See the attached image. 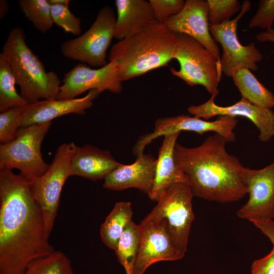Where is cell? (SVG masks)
<instances>
[{"mask_svg": "<svg viewBox=\"0 0 274 274\" xmlns=\"http://www.w3.org/2000/svg\"><path fill=\"white\" fill-rule=\"evenodd\" d=\"M29 181L0 169V274H23L34 260L55 250Z\"/></svg>", "mask_w": 274, "mask_h": 274, "instance_id": "1", "label": "cell"}, {"mask_svg": "<svg viewBox=\"0 0 274 274\" xmlns=\"http://www.w3.org/2000/svg\"><path fill=\"white\" fill-rule=\"evenodd\" d=\"M226 143L216 133L196 147L187 148L176 143L175 162L193 196L225 203L239 200L247 194L242 178L245 167L227 152Z\"/></svg>", "mask_w": 274, "mask_h": 274, "instance_id": "2", "label": "cell"}, {"mask_svg": "<svg viewBox=\"0 0 274 274\" xmlns=\"http://www.w3.org/2000/svg\"><path fill=\"white\" fill-rule=\"evenodd\" d=\"M177 40V33L164 23L155 22L114 44L108 59L117 62L121 81H127L168 66Z\"/></svg>", "mask_w": 274, "mask_h": 274, "instance_id": "3", "label": "cell"}, {"mask_svg": "<svg viewBox=\"0 0 274 274\" xmlns=\"http://www.w3.org/2000/svg\"><path fill=\"white\" fill-rule=\"evenodd\" d=\"M24 31L16 26L9 32L1 54L10 65L20 95L28 104L57 99L61 81L53 71L47 72L39 57L25 42Z\"/></svg>", "mask_w": 274, "mask_h": 274, "instance_id": "4", "label": "cell"}, {"mask_svg": "<svg viewBox=\"0 0 274 274\" xmlns=\"http://www.w3.org/2000/svg\"><path fill=\"white\" fill-rule=\"evenodd\" d=\"M173 59L178 60L180 70L170 68L173 75L190 86H203L211 94H218V86L222 72L220 60L194 38L177 33Z\"/></svg>", "mask_w": 274, "mask_h": 274, "instance_id": "5", "label": "cell"}, {"mask_svg": "<svg viewBox=\"0 0 274 274\" xmlns=\"http://www.w3.org/2000/svg\"><path fill=\"white\" fill-rule=\"evenodd\" d=\"M52 122L20 127L16 138L0 146V169L16 168L29 181L50 167L43 159L41 147Z\"/></svg>", "mask_w": 274, "mask_h": 274, "instance_id": "6", "label": "cell"}, {"mask_svg": "<svg viewBox=\"0 0 274 274\" xmlns=\"http://www.w3.org/2000/svg\"><path fill=\"white\" fill-rule=\"evenodd\" d=\"M116 18L111 7H102L85 33L61 43L62 55L91 66H105L108 63L106 52L114 38Z\"/></svg>", "mask_w": 274, "mask_h": 274, "instance_id": "7", "label": "cell"}, {"mask_svg": "<svg viewBox=\"0 0 274 274\" xmlns=\"http://www.w3.org/2000/svg\"><path fill=\"white\" fill-rule=\"evenodd\" d=\"M76 146L74 142L60 145L47 172L29 181L32 195L43 213L49 236L57 215L61 190L71 176V161Z\"/></svg>", "mask_w": 274, "mask_h": 274, "instance_id": "8", "label": "cell"}, {"mask_svg": "<svg viewBox=\"0 0 274 274\" xmlns=\"http://www.w3.org/2000/svg\"><path fill=\"white\" fill-rule=\"evenodd\" d=\"M193 196L188 185L176 184L163 193L149 213L163 222L173 244L184 254L194 219L192 204Z\"/></svg>", "mask_w": 274, "mask_h": 274, "instance_id": "9", "label": "cell"}, {"mask_svg": "<svg viewBox=\"0 0 274 274\" xmlns=\"http://www.w3.org/2000/svg\"><path fill=\"white\" fill-rule=\"evenodd\" d=\"M251 2L246 0L243 3L241 10L235 18L213 25L209 24L211 35L218 42L223 49L220 63L222 74L232 77L238 68H247L254 71L258 70L257 63L263 59V55L254 42L247 46L239 42L236 29L239 20L251 10Z\"/></svg>", "mask_w": 274, "mask_h": 274, "instance_id": "10", "label": "cell"}, {"mask_svg": "<svg viewBox=\"0 0 274 274\" xmlns=\"http://www.w3.org/2000/svg\"><path fill=\"white\" fill-rule=\"evenodd\" d=\"M237 123V119L227 116H219L213 121L186 115L160 118L156 121L153 132L140 138L133 148V154L138 156L144 153L146 146L159 136L183 130L200 134L214 131L225 138L227 142H234L235 135L233 129Z\"/></svg>", "mask_w": 274, "mask_h": 274, "instance_id": "11", "label": "cell"}, {"mask_svg": "<svg viewBox=\"0 0 274 274\" xmlns=\"http://www.w3.org/2000/svg\"><path fill=\"white\" fill-rule=\"evenodd\" d=\"M138 225L140 244L132 274H143L156 262L184 256L173 244L162 221L149 214Z\"/></svg>", "mask_w": 274, "mask_h": 274, "instance_id": "12", "label": "cell"}, {"mask_svg": "<svg viewBox=\"0 0 274 274\" xmlns=\"http://www.w3.org/2000/svg\"><path fill=\"white\" fill-rule=\"evenodd\" d=\"M57 99H70L87 90L97 89L101 93L108 90L117 94L123 89L116 61H109L105 66L93 69L79 63L67 72L62 80Z\"/></svg>", "mask_w": 274, "mask_h": 274, "instance_id": "13", "label": "cell"}, {"mask_svg": "<svg viewBox=\"0 0 274 274\" xmlns=\"http://www.w3.org/2000/svg\"><path fill=\"white\" fill-rule=\"evenodd\" d=\"M242 178L249 198L237 216L249 221L273 219L274 161L261 169L245 167Z\"/></svg>", "mask_w": 274, "mask_h": 274, "instance_id": "14", "label": "cell"}, {"mask_svg": "<svg viewBox=\"0 0 274 274\" xmlns=\"http://www.w3.org/2000/svg\"><path fill=\"white\" fill-rule=\"evenodd\" d=\"M217 94H212L210 98L203 104L190 106L187 109L188 112L206 120L216 116L244 117L257 127L261 142H267L274 136V112L271 109L257 106L242 97L232 106H219L215 103V98Z\"/></svg>", "mask_w": 274, "mask_h": 274, "instance_id": "15", "label": "cell"}, {"mask_svg": "<svg viewBox=\"0 0 274 274\" xmlns=\"http://www.w3.org/2000/svg\"><path fill=\"white\" fill-rule=\"evenodd\" d=\"M164 24L175 33L186 34L194 38L220 59L219 47L210 31L207 1H186L181 11Z\"/></svg>", "mask_w": 274, "mask_h": 274, "instance_id": "16", "label": "cell"}, {"mask_svg": "<svg viewBox=\"0 0 274 274\" xmlns=\"http://www.w3.org/2000/svg\"><path fill=\"white\" fill-rule=\"evenodd\" d=\"M100 93L97 89H91L81 98L43 99L28 104L23 107L21 127L51 122L57 117L69 114L84 115Z\"/></svg>", "mask_w": 274, "mask_h": 274, "instance_id": "17", "label": "cell"}, {"mask_svg": "<svg viewBox=\"0 0 274 274\" xmlns=\"http://www.w3.org/2000/svg\"><path fill=\"white\" fill-rule=\"evenodd\" d=\"M157 159L150 154L136 156L134 163L121 164L104 179L103 187L112 190L134 188L148 194L153 186Z\"/></svg>", "mask_w": 274, "mask_h": 274, "instance_id": "18", "label": "cell"}, {"mask_svg": "<svg viewBox=\"0 0 274 274\" xmlns=\"http://www.w3.org/2000/svg\"><path fill=\"white\" fill-rule=\"evenodd\" d=\"M120 164L108 150L89 144L77 145L71 161V176H78L91 181L104 179Z\"/></svg>", "mask_w": 274, "mask_h": 274, "instance_id": "19", "label": "cell"}, {"mask_svg": "<svg viewBox=\"0 0 274 274\" xmlns=\"http://www.w3.org/2000/svg\"><path fill=\"white\" fill-rule=\"evenodd\" d=\"M180 133L177 132L164 136L158 152L153 186L148 194L152 200L157 201L163 193L173 185L187 184V179L177 166L174 157L175 147Z\"/></svg>", "mask_w": 274, "mask_h": 274, "instance_id": "20", "label": "cell"}, {"mask_svg": "<svg viewBox=\"0 0 274 274\" xmlns=\"http://www.w3.org/2000/svg\"><path fill=\"white\" fill-rule=\"evenodd\" d=\"M115 5L117 17L114 38L119 41L157 22L149 1L116 0Z\"/></svg>", "mask_w": 274, "mask_h": 274, "instance_id": "21", "label": "cell"}, {"mask_svg": "<svg viewBox=\"0 0 274 274\" xmlns=\"http://www.w3.org/2000/svg\"><path fill=\"white\" fill-rule=\"evenodd\" d=\"M231 77L242 98L258 106L269 109L274 107V95L257 80L249 69L238 68Z\"/></svg>", "mask_w": 274, "mask_h": 274, "instance_id": "22", "label": "cell"}, {"mask_svg": "<svg viewBox=\"0 0 274 274\" xmlns=\"http://www.w3.org/2000/svg\"><path fill=\"white\" fill-rule=\"evenodd\" d=\"M132 215L130 202L120 201L115 203L100 226V237L107 247L115 251L122 234L132 221Z\"/></svg>", "mask_w": 274, "mask_h": 274, "instance_id": "23", "label": "cell"}, {"mask_svg": "<svg viewBox=\"0 0 274 274\" xmlns=\"http://www.w3.org/2000/svg\"><path fill=\"white\" fill-rule=\"evenodd\" d=\"M140 244L139 225L132 220L127 225L117 243L115 254L126 274H132Z\"/></svg>", "mask_w": 274, "mask_h": 274, "instance_id": "24", "label": "cell"}, {"mask_svg": "<svg viewBox=\"0 0 274 274\" xmlns=\"http://www.w3.org/2000/svg\"><path fill=\"white\" fill-rule=\"evenodd\" d=\"M15 77L9 63L0 53V112L16 107H25L28 102L18 94Z\"/></svg>", "mask_w": 274, "mask_h": 274, "instance_id": "25", "label": "cell"}, {"mask_svg": "<svg viewBox=\"0 0 274 274\" xmlns=\"http://www.w3.org/2000/svg\"><path fill=\"white\" fill-rule=\"evenodd\" d=\"M18 2L21 11L37 30L45 33L52 27L54 22L48 0H19Z\"/></svg>", "mask_w": 274, "mask_h": 274, "instance_id": "26", "label": "cell"}, {"mask_svg": "<svg viewBox=\"0 0 274 274\" xmlns=\"http://www.w3.org/2000/svg\"><path fill=\"white\" fill-rule=\"evenodd\" d=\"M23 274H74L71 261L60 251L30 262Z\"/></svg>", "mask_w": 274, "mask_h": 274, "instance_id": "27", "label": "cell"}, {"mask_svg": "<svg viewBox=\"0 0 274 274\" xmlns=\"http://www.w3.org/2000/svg\"><path fill=\"white\" fill-rule=\"evenodd\" d=\"M24 107L9 109L0 113V142L6 144L14 140L21 127Z\"/></svg>", "mask_w": 274, "mask_h": 274, "instance_id": "28", "label": "cell"}, {"mask_svg": "<svg viewBox=\"0 0 274 274\" xmlns=\"http://www.w3.org/2000/svg\"><path fill=\"white\" fill-rule=\"evenodd\" d=\"M208 20L211 25H216L230 18L241 10L242 5L237 0H207Z\"/></svg>", "mask_w": 274, "mask_h": 274, "instance_id": "29", "label": "cell"}, {"mask_svg": "<svg viewBox=\"0 0 274 274\" xmlns=\"http://www.w3.org/2000/svg\"><path fill=\"white\" fill-rule=\"evenodd\" d=\"M51 15L54 23L62 28L66 32L80 36L81 20L76 17L69 9L68 5H51Z\"/></svg>", "mask_w": 274, "mask_h": 274, "instance_id": "30", "label": "cell"}, {"mask_svg": "<svg viewBox=\"0 0 274 274\" xmlns=\"http://www.w3.org/2000/svg\"><path fill=\"white\" fill-rule=\"evenodd\" d=\"M157 22L164 23L179 13L184 6L183 0H149Z\"/></svg>", "mask_w": 274, "mask_h": 274, "instance_id": "31", "label": "cell"}, {"mask_svg": "<svg viewBox=\"0 0 274 274\" xmlns=\"http://www.w3.org/2000/svg\"><path fill=\"white\" fill-rule=\"evenodd\" d=\"M274 22V0H260L256 13L250 20L248 28H272Z\"/></svg>", "mask_w": 274, "mask_h": 274, "instance_id": "32", "label": "cell"}, {"mask_svg": "<svg viewBox=\"0 0 274 274\" xmlns=\"http://www.w3.org/2000/svg\"><path fill=\"white\" fill-rule=\"evenodd\" d=\"M252 274H274V249L264 257L255 260L251 266Z\"/></svg>", "mask_w": 274, "mask_h": 274, "instance_id": "33", "label": "cell"}, {"mask_svg": "<svg viewBox=\"0 0 274 274\" xmlns=\"http://www.w3.org/2000/svg\"><path fill=\"white\" fill-rule=\"evenodd\" d=\"M250 221L269 239L274 249V220H252Z\"/></svg>", "mask_w": 274, "mask_h": 274, "instance_id": "34", "label": "cell"}, {"mask_svg": "<svg viewBox=\"0 0 274 274\" xmlns=\"http://www.w3.org/2000/svg\"><path fill=\"white\" fill-rule=\"evenodd\" d=\"M256 38L260 42H268L274 43V29L270 28L265 31L259 32L256 35Z\"/></svg>", "mask_w": 274, "mask_h": 274, "instance_id": "35", "label": "cell"}, {"mask_svg": "<svg viewBox=\"0 0 274 274\" xmlns=\"http://www.w3.org/2000/svg\"><path fill=\"white\" fill-rule=\"evenodd\" d=\"M9 9L8 2L6 0L0 1V19H3L7 14Z\"/></svg>", "mask_w": 274, "mask_h": 274, "instance_id": "36", "label": "cell"}, {"mask_svg": "<svg viewBox=\"0 0 274 274\" xmlns=\"http://www.w3.org/2000/svg\"><path fill=\"white\" fill-rule=\"evenodd\" d=\"M51 5H68L70 2L69 0H48Z\"/></svg>", "mask_w": 274, "mask_h": 274, "instance_id": "37", "label": "cell"}]
</instances>
